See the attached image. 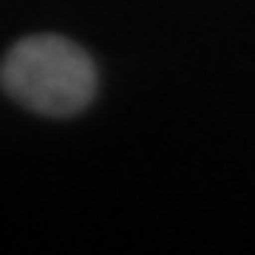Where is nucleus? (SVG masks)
<instances>
[{
	"instance_id": "nucleus-1",
	"label": "nucleus",
	"mask_w": 255,
	"mask_h": 255,
	"mask_svg": "<svg viewBox=\"0 0 255 255\" xmlns=\"http://www.w3.org/2000/svg\"><path fill=\"white\" fill-rule=\"evenodd\" d=\"M3 91L28 111L71 117L97 94V68L71 40L37 34L20 40L0 65Z\"/></svg>"
}]
</instances>
